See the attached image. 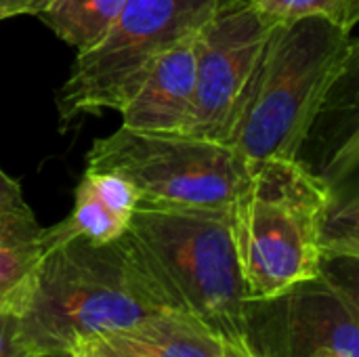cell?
<instances>
[{
  "mask_svg": "<svg viewBox=\"0 0 359 357\" xmlns=\"http://www.w3.org/2000/svg\"><path fill=\"white\" fill-rule=\"evenodd\" d=\"M158 309L168 307L124 236L107 244L67 238L46 248L19 324L34 357H69L84 339L126 330Z\"/></svg>",
  "mask_w": 359,
  "mask_h": 357,
  "instance_id": "1",
  "label": "cell"
},
{
  "mask_svg": "<svg viewBox=\"0 0 359 357\" xmlns=\"http://www.w3.org/2000/svg\"><path fill=\"white\" fill-rule=\"evenodd\" d=\"M351 34L324 17L273 25L227 141L248 168L271 158H299L355 61Z\"/></svg>",
  "mask_w": 359,
  "mask_h": 357,
  "instance_id": "2",
  "label": "cell"
},
{
  "mask_svg": "<svg viewBox=\"0 0 359 357\" xmlns=\"http://www.w3.org/2000/svg\"><path fill=\"white\" fill-rule=\"evenodd\" d=\"M124 238L168 309L200 318L231 345L248 343V301L236 259L231 208L139 202Z\"/></svg>",
  "mask_w": 359,
  "mask_h": 357,
  "instance_id": "3",
  "label": "cell"
},
{
  "mask_svg": "<svg viewBox=\"0 0 359 357\" xmlns=\"http://www.w3.org/2000/svg\"><path fill=\"white\" fill-rule=\"evenodd\" d=\"M328 185L299 158L250 168L231 204V234L246 301H269L322 274Z\"/></svg>",
  "mask_w": 359,
  "mask_h": 357,
  "instance_id": "4",
  "label": "cell"
},
{
  "mask_svg": "<svg viewBox=\"0 0 359 357\" xmlns=\"http://www.w3.org/2000/svg\"><path fill=\"white\" fill-rule=\"evenodd\" d=\"M223 0H128L107 32L72 63L55 95L61 130L84 114L120 109L154 63L198 34Z\"/></svg>",
  "mask_w": 359,
  "mask_h": 357,
  "instance_id": "5",
  "label": "cell"
},
{
  "mask_svg": "<svg viewBox=\"0 0 359 357\" xmlns=\"http://www.w3.org/2000/svg\"><path fill=\"white\" fill-rule=\"evenodd\" d=\"M86 168L124 177L143 204L210 210H229L250 173L227 143L126 126L90 145Z\"/></svg>",
  "mask_w": 359,
  "mask_h": 357,
  "instance_id": "6",
  "label": "cell"
},
{
  "mask_svg": "<svg viewBox=\"0 0 359 357\" xmlns=\"http://www.w3.org/2000/svg\"><path fill=\"white\" fill-rule=\"evenodd\" d=\"M273 23L240 0L221 2L198 29L196 97L187 133L227 143Z\"/></svg>",
  "mask_w": 359,
  "mask_h": 357,
  "instance_id": "7",
  "label": "cell"
},
{
  "mask_svg": "<svg viewBox=\"0 0 359 357\" xmlns=\"http://www.w3.org/2000/svg\"><path fill=\"white\" fill-rule=\"evenodd\" d=\"M246 326L259 357H358L355 290L324 269L276 299L248 301Z\"/></svg>",
  "mask_w": 359,
  "mask_h": 357,
  "instance_id": "8",
  "label": "cell"
},
{
  "mask_svg": "<svg viewBox=\"0 0 359 357\" xmlns=\"http://www.w3.org/2000/svg\"><path fill=\"white\" fill-rule=\"evenodd\" d=\"M183 40L164 53L139 90L118 109L122 126L149 133H187L196 97V46Z\"/></svg>",
  "mask_w": 359,
  "mask_h": 357,
  "instance_id": "9",
  "label": "cell"
},
{
  "mask_svg": "<svg viewBox=\"0 0 359 357\" xmlns=\"http://www.w3.org/2000/svg\"><path fill=\"white\" fill-rule=\"evenodd\" d=\"M118 335L147 357H227L229 351L215 328L177 309H158Z\"/></svg>",
  "mask_w": 359,
  "mask_h": 357,
  "instance_id": "10",
  "label": "cell"
},
{
  "mask_svg": "<svg viewBox=\"0 0 359 357\" xmlns=\"http://www.w3.org/2000/svg\"><path fill=\"white\" fill-rule=\"evenodd\" d=\"M44 252L42 227L32 210L0 213V307L23 309Z\"/></svg>",
  "mask_w": 359,
  "mask_h": 357,
  "instance_id": "11",
  "label": "cell"
},
{
  "mask_svg": "<svg viewBox=\"0 0 359 357\" xmlns=\"http://www.w3.org/2000/svg\"><path fill=\"white\" fill-rule=\"evenodd\" d=\"M126 227L128 219L116 215L97 194L90 179L82 175L69 217L57 225L42 227V240L46 248L67 238H84L95 244H107L124 236Z\"/></svg>",
  "mask_w": 359,
  "mask_h": 357,
  "instance_id": "12",
  "label": "cell"
},
{
  "mask_svg": "<svg viewBox=\"0 0 359 357\" xmlns=\"http://www.w3.org/2000/svg\"><path fill=\"white\" fill-rule=\"evenodd\" d=\"M128 0H55L38 19L76 53L93 46Z\"/></svg>",
  "mask_w": 359,
  "mask_h": 357,
  "instance_id": "13",
  "label": "cell"
},
{
  "mask_svg": "<svg viewBox=\"0 0 359 357\" xmlns=\"http://www.w3.org/2000/svg\"><path fill=\"white\" fill-rule=\"evenodd\" d=\"M261 13L269 23H292L307 17H324L349 32L359 19V0H240Z\"/></svg>",
  "mask_w": 359,
  "mask_h": 357,
  "instance_id": "14",
  "label": "cell"
},
{
  "mask_svg": "<svg viewBox=\"0 0 359 357\" xmlns=\"http://www.w3.org/2000/svg\"><path fill=\"white\" fill-rule=\"evenodd\" d=\"M69 357H147L143 356L137 347H133L124 337L118 332H105L95 335L90 339H84L78 343Z\"/></svg>",
  "mask_w": 359,
  "mask_h": 357,
  "instance_id": "15",
  "label": "cell"
},
{
  "mask_svg": "<svg viewBox=\"0 0 359 357\" xmlns=\"http://www.w3.org/2000/svg\"><path fill=\"white\" fill-rule=\"evenodd\" d=\"M0 357H34L23 343L19 314L0 307Z\"/></svg>",
  "mask_w": 359,
  "mask_h": 357,
  "instance_id": "16",
  "label": "cell"
},
{
  "mask_svg": "<svg viewBox=\"0 0 359 357\" xmlns=\"http://www.w3.org/2000/svg\"><path fill=\"white\" fill-rule=\"evenodd\" d=\"M27 210L29 206L25 204L19 181H15L0 168V213H27Z\"/></svg>",
  "mask_w": 359,
  "mask_h": 357,
  "instance_id": "17",
  "label": "cell"
},
{
  "mask_svg": "<svg viewBox=\"0 0 359 357\" xmlns=\"http://www.w3.org/2000/svg\"><path fill=\"white\" fill-rule=\"evenodd\" d=\"M55 0H2L0 2V21L13 19V17H19V15L38 17Z\"/></svg>",
  "mask_w": 359,
  "mask_h": 357,
  "instance_id": "18",
  "label": "cell"
},
{
  "mask_svg": "<svg viewBox=\"0 0 359 357\" xmlns=\"http://www.w3.org/2000/svg\"><path fill=\"white\" fill-rule=\"evenodd\" d=\"M227 357H259L248 343H242V345H231L229 343V351H227Z\"/></svg>",
  "mask_w": 359,
  "mask_h": 357,
  "instance_id": "19",
  "label": "cell"
},
{
  "mask_svg": "<svg viewBox=\"0 0 359 357\" xmlns=\"http://www.w3.org/2000/svg\"><path fill=\"white\" fill-rule=\"evenodd\" d=\"M223 2H227V0H223Z\"/></svg>",
  "mask_w": 359,
  "mask_h": 357,
  "instance_id": "20",
  "label": "cell"
},
{
  "mask_svg": "<svg viewBox=\"0 0 359 357\" xmlns=\"http://www.w3.org/2000/svg\"><path fill=\"white\" fill-rule=\"evenodd\" d=\"M0 2H2V0H0Z\"/></svg>",
  "mask_w": 359,
  "mask_h": 357,
  "instance_id": "21",
  "label": "cell"
}]
</instances>
